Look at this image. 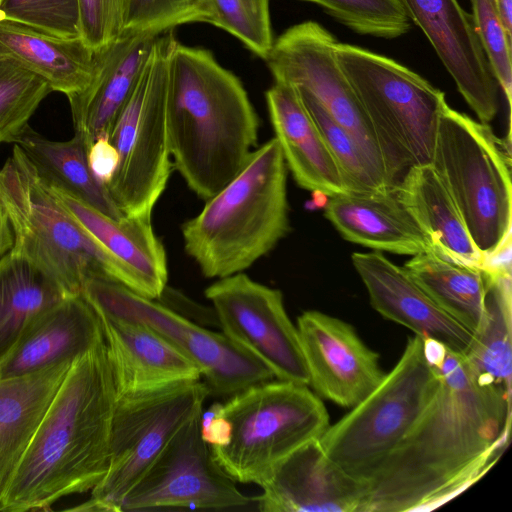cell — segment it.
<instances>
[{"label": "cell", "instance_id": "e575fe53", "mask_svg": "<svg viewBox=\"0 0 512 512\" xmlns=\"http://www.w3.org/2000/svg\"><path fill=\"white\" fill-rule=\"evenodd\" d=\"M203 22L235 36L265 59L273 45L269 0H202Z\"/></svg>", "mask_w": 512, "mask_h": 512}, {"label": "cell", "instance_id": "8992f818", "mask_svg": "<svg viewBox=\"0 0 512 512\" xmlns=\"http://www.w3.org/2000/svg\"><path fill=\"white\" fill-rule=\"evenodd\" d=\"M336 60L377 137L391 187L412 166L432 161L445 94L386 56L340 43Z\"/></svg>", "mask_w": 512, "mask_h": 512}, {"label": "cell", "instance_id": "e0dca14e", "mask_svg": "<svg viewBox=\"0 0 512 512\" xmlns=\"http://www.w3.org/2000/svg\"><path fill=\"white\" fill-rule=\"evenodd\" d=\"M398 1L409 20L423 31L480 122H491L499 108V85L472 16L457 0Z\"/></svg>", "mask_w": 512, "mask_h": 512}, {"label": "cell", "instance_id": "b9f144b4", "mask_svg": "<svg viewBox=\"0 0 512 512\" xmlns=\"http://www.w3.org/2000/svg\"><path fill=\"white\" fill-rule=\"evenodd\" d=\"M15 244L14 232L8 214L0 202V260L12 251Z\"/></svg>", "mask_w": 512, "mask_h": 512}, {"label": "cell", "instance_id": "f1b7e54d", "mask_svg": "<svg viewBox=\"0 0 512 512\" xmlns=\"http://www.w3.org/2000/svg\"><path fill=\"white\" fill-rule=\"evenodd\" d=\"M14 144L23 150L38 176L51 189L112 219L125 217L107 185L93 173L88 162L90 145L79 133L67 141H53L29 126Z\"/></svg>", "mask_w": 512, "mask_h": 512}, {"label": "cell", "instance_id": "7a4b0ae2", "mask_svg": "<svg viewBox=\"0 0 512 512\" xmlns=\"http://www.w3.org/2000/svg\"><path fill=\"white\" fill-rule=\"evenodd\" d=\"M117 390L105 340L76 358L22 455L0 511L47 510L92 490L109 467Z\"/></svg>", "mask_w": 512, "mask_h": 512}, {"label": "cell", "instance_id": "ac0fdd59", "mask_svg": "<svg viewBox=\"0 0 512 512\" xmlns=\"http://www.w3.org/2000/svg\"><path fill=\"white\" fill-rule=\"evenodd\" d=\"M261 487L262 512H367L365 485L328 458L319 438L283 458Z\"/></svg>", "mask_w": 512, "mask_h": 512}, {"label": "cell", "instance_id": "83f0119b", "mask_svg": "<svg viewBox=\"0 0 512 512\" xmlns=\"http://www.w3.org/2000/svg\"><path fill=\"white\" fill-rule=\"evenodd\" d=\"M72 363L0 379V499Z\"/></svg>", "mask_w": 512, "mask_h": 512}, {"label": "cell", "instance_id": "60d3db41", "mask_svg": "<svg viewBox=\"0 0 512 512\" xmlns=\"http://www.w3.org/2000/svg\"><path fill=\"white\" fill-rule=\"evenodd\" d=\"M118 161L117 150L108 137L96 139L88 150V162L93 173L106 185L112 179Z\"/></svg>", "mask_w": 512, "mask_h": 512}, {"label": "cell", "instance_id": "ba28073f", "mask_svg": "<svg viewBox=\"0 0 512 512\" xmlns=\"http://www.w3.org/2000/svg\"><path fill=\"white\" fill-rule=\"evenodd\" d=\"M439 384L422 337H409L394 368L319 438L343 472L363 483L372 477L418 419Z\"/></svg>", "mask_w": 512, "mask_h": 512}, {"label": "cell", "instance_id": "4316f807", "mask_svg": "<svg viewBox=\"0 0 512 512\" xmlns=\"http://www.w3.org/2000/svg\"><path fill=\"white\" fill-rule=\"evenodd\" d=\"M0 57L18 61L67 97L83 91L96 71L95 50L81 37L60 38L9 20H0Z\"/></svg>", "mask_w": 512, "mask_h": 512}, {"label": "cell", "instance_id": "7402d4cb", "mask_svg": "<svg viewBox=\"0 0 512 512\" xmlns=\"http://www.w3.org/2000/svg\"><path fill=\"white\" fill-rule=\"evenodd\" d=\"M98 315L117 397L201 379L196 363L155 331L138 323Z\"/></svg>", "mask_w": 512, "mask_h": 512}, {"label": "cell", "instance_id": "8d00e7d4", "mask_svg": "<svg viewBox=\"0 0 512 512\" xmlns=\"http://www.w3.org/2000/svg\"><path fill=\"white\" fill-rule=\"evenodd\" d=\"M0 20L60 37H80L78 0H0Z\"/></svg>", "mask_w": 512, "mask_h": 512}, {"label": "cell", "instance_id": "d6986e66", "mask_svg": "<svg viewBox=\"0 0 512 512\" xmlns=\"http://www.w3.org/2000/svg\"><path fill=\"white\" fill-rule=\"evenodd\" d=\"M352 264L360 276L374 310L422 338H431L449 350L464 354L473 334L460 325L382 252H356Z\"/></svg>", "mask_w": 512, "mask_h": 512}, {"label": "cell", "instance_id": "1f68e13d", "mask_svg": "<svg viewBox=\"0 0 512 512\" xmlns=\"http://www.w3.org/2000/svg\"><path fill=\"white\" fill-rule=\"evenodd\" d=\"M483 270L485 316L463 355L479 381L511 397V271Z\"/></svg>", "mask_w": 512, "mask_h": 512}, {"label": "cell", "instance_id": "30bf717a", "mask_svg": "<svg viewBox=\"0 0 512 512\" xmlns=\"http://www.w3.org/2000/svg\"><path fill=\"white\" fill-rule=\"evenodd\" d=\"M161 34L108 135L119 161L107 188L127 217H151L172 170L167 128L168 49Z\"/></svg>", "mask_w": 512, "mask_h": 512}, {"label": "cell", "instance_id": "74e56055", "mask_svg": "<svg viewBox=\"0 0 512 512\" xmlns=\"http://www.w3.org/2000/svg\"><path fill=\"white\" fill-rule=\"evenodd\" d=\"M472 20L499 87L503 90L508 107L512 95V40L503 27L496 0H470Z\"/></svg>", "mask_w": 512, "mask_h": 512}, {"label": "cell", "instance_id": "7c38bea8", "mask_svg": "<svg viewBox=\"0 0 512 512\" xmlns=\"http://www.w3.org/2000/svg\"><path fill=\"white\" fill-rule=\"evenodd\" d=\"M208 391L201 379L117 397L110 435L109 467L91 490L106 512L121 503L176 432L201 413Z\"/></svg>", "mask_w": 512, "mask_h": 512}, {"label": "cell", "instance_id": "f35d334b", "mask_svg": "<svg viewBox=\"0 0 512 512\" xmlns=\"http://www.w3.org/2000/svg\"><path fill=\"white\" fill-rule=\"evenodd\" d=\"M203 18L202 0H129L124 31L163 34Z\"/></svg>", "mask_w": 512, "mask_h": 512}, {"label": "cell", "instance_id": "2e32d148", "mask_svg": "<svg viewBox=\"0 0 512 512\" xmlns=\"http://www.w3.org/2000/svg\"><path fill=\"white\" fill-rule=\"evenodd\" d=\"M296 327L309 386L320 398L352 408L385 377L378 353L362 341L351 324L310 310L298 317Z\"/></svg>", "mask_w": 512, "mask_h": 512}, {"label": "cell", "instance_id": "7bdbcfd3", "mask_svg": "<svg viewBox=\"0 0 512 512\" xmlns=\"http://www.w3.org/2000/svg\"><path fill=\"white\" fill-rule=\"evenodd\" d=\"M496 4L506 34L512 40V0H496Z\"/></svg>", "mask_w": 512, "mask_h": 512}, {"label": "cell", "instance_id": "3957f363", "mask_svg": "<svg viewBox=\"0 0 512 512\" xmlns=\"http://www.w3.org/2000/svg\"><path fill=\"white\" fill-rule=\"evenodd\" d=\"M167 128L173 167L207 200L243 168L256 146L258 115L240 80L212 53L172 35Z\"/></svg>", "mask_w": 512, "mask_h": 512}, {"label": "cell", "instance_id": "484cf974", "mask_svg": "<svg viewBox=\"0 0 512 512\" xmlns=\"http://www.w3.org/2000/svg\"><path fill=\"white\" fill-rule=\"evenodd\" d=\"M391 191L435 253L483 268L485 257L473 243L455 202L431 163L410 167Z\"/></svg>", "mask_w": 512, "mask_h": 512}, {"label": "cell", "instance_id": "52a82bcc", "mask_svg": "<svg viewBox=\"0 0 512 512\" xmlns=\"http://www.w3.org/2000/svg\"><path fill=\"white\" fill-rule=\"evenodd\" d=\"M227 419L229 442L210 448L235 482L261 486L275 466L330 425L321 398L307 385L271 380L255 384L219 403Z\"/></svg>", "mask_w": 512, "mask_h": 512}, {"label": "cell", "instance_id": "5b68a950", "mask_svg": "<svg viewBox=\"0 0 512 512\" xmlns=\"http://www.w3.org/2000/svg\"><path fill=\"white\" fill-rule=\"evenodd\" d=\"M0 202L14 232L13 249L46 270L67 295L81 293L89 278L130 290L125 269L41 180L17 144L0 167Z\"/></svg>", "mask_w": 512, "mask_h": 512}, {"label": "cell", "instance_id": "4fadbf2b", "mask_svg": "<svg viewBox=\"0 0 512 512\" xmlns=\"http://www.w3.org/2000/svg\"><path fill=\"white\" fill-rule=\"evenodd\" d=\"M337 44V39L322 25L304 21L291 26L274 40L264 60L275 82L288 84L314 98L348 131L387 180L375 132L336 60Z\"/></svg>", "mask_w": 512, "mask_h": 512}, {"label": "cell", "instance_id": "ffe728a7", "mask_svg": "<svg viewBox=\"0 0 512 512\" xmlns=\"http://www.w3.org/2000/svg\"><path fill=\"white\" fill-rule=\"evenodd\" d=\"M161 34L124 31L114 42L95 49L96 71L90 84L68 98L75 133L91 144L108 137Z\"/></svg>", "mask_w": 512, "mask_h": 512}, {"label": "cell", "instance_id": "f546056e", "mask_svg": "<svg viewBox=\"0 0 512 512\" xmlns=\"http://www.w3.org/2000/svg\"><path fill=\"white\" fill-rule=\"evenodd\" d=\"M66 292L40 265L12 249L0 260V360L26 328Z\"/></svg>", "mask_w": 512, "mask_h": 512}, {"label": "cell", "instance_id": "9c48e42d", "mask_svg": "<svg viewBox=\"0 0 512 512\" xmlns=\"http://www.w3.org/2000/svg\"><path fill=\"white\" fill-rule=\"evenodd\" d=\"M510 157L488 124L447 105L431 165L455 202L485 260L511 237Z\"/></svg>", "mask_w": 512, "mask_h": 512}, {"label": "cell", "instance_id": "5bb4252c", "mask_svg": "<svg viewBox=\"0 0 512 512\" xmlns=\"http://www.w3.org/2000/svg\"><path fill=\"white\" fill-rule=\"evenodd\" d=\"M201 413L185 423L127 493L121 512L238 510L256 505L216 463L200 435Z\"/></svg>", "mask_w": 512, "mask_h": 512}, {"label": "cell", "instance_id": "d590c367", "mask_svg": "<svg viewBox=\"0 0 512 512\" xmlns=\"http://www.w3.org/2000/svg\"><path fill=\"white\" fill-rule=\"evenodd\" d=\"M356 33L393 39L407 33L411 21L398 0H304Z\"/></svg>", "mask_w": 512, "mask_h": 512}, {"label": "cell", "instance_id": "9a60e30c", "mask_svg": "<svg viewBox=\"0 0 512 512\" xmlns=\"http://www.w3.org/2000/svg\"><path fill=\"white\" fill-rule=\"evenodd\" d=\"M222 333L265 364L276 380L309 386L297 327L282 292L240 272L206 288Z\"/></svg>", "mask_w": 512, "mask_h": 512}, {"label": "cell", "instance_id": "8fae6325", "mask_svg": "<svg viewBox=\"0 0 512 512\" xmlns=\"http://www.w3.org/2000/svg\"><path fill=\"white\" fill-rule=\"evenodd\" d=\"M81 294L98 314L144 325L170 341L196 363L209 396L229 397L275 379L265 364L222 332L200 326L119 283L89 278Z\"/></svg>", "mask_w": 512, "mask_h": 512}, {"label": "cell", "instance_id": "d4e9b609", "mask_svg": "<svg viewBox=\"0 0 512 512\" xmlns=\"http://www.w3.org/2000/svg\"><path fill=\"white\" fill-rule=\"evenodd\" d=\"M324 215L345 240L374 251L411 256L434 252L391 189L329 197Z\"/></svg>", "mask_w": 512, "mask_h": 512}, {"label": "cell", "instance_id": "836d02e7", "mask_svg": "<svg viewBox=\"0 0 512 512\" xmlns=\"http://www.w3.org/2000/svg\"><path fill=\"white\" fill-rule=\"evenodd\" d=\"M51 92L42 77L12 58L0 57V144L16 142Z\"/></svg>", "mask_w": 512, "mask_h": 512}, {"label": "cell", "instance_id": "cb8c5ba5", "mask_svg": "<svg viewBox=\"0 0 512 512\" xmlns=\"http://www.w3.org/2000/svg\"><path fill=\"white\" fill-rule=\"evenodd\" d=\"M53 191L125 269L131 282L130 290L157 300L167 287L168 269L165 248L153 231L151 217L125 216L115 220L68 195Z\"/></svg>", "mask_w": 512, "mask_h": 512}, {"label": "cell", "instance_id": "ab89813d", "mask_svg": "<svg viewBox=\"0 0 512 512\" xmlns=\"http://www.w3.org/2000/svg\"><path fill=\"white\" fill-rule=\"evenodd\" d=\"M129 0H78L80 37L92 49L117 40L124 32Z\"/></svg>", "mask_w": 512, "mask_h": 512}, {"label": "cell", "instance_id": "277c9868", "mask_svg": "<svg viewBox=\"0 0 512 512\" xmlns=\"http://www.w3.org/2000/svg\"><path fill=\"white\" fill-rule=\"evenodd\" d=\"M287 171L274 137L253 150L240 172L182 224L185 251L206 278L244 271L287 235Z\"/></svg>", "mask_w": 512, "mask_h": 512}, {"label": "cell", "instance_id": "44dd1931", "mask_svg": "<svg viewBox=\"0 0 512 512\" xmlns=\"http://www.w3.org/2000/svg\"><path fill=\"white\" fill-rule=\"evenodd\" d=\"M103 340L95 309L81 293L68 295L39 315L0 360V379L74 361Z\"/></svg>", "mask_w": 512, "mask_h": 512}, {"label": "cell", "instance_id": "d6a6232c", "mask_svg": "<svg viewBox=\"0 0 512 512\" xmlns=\"http://www.w3.org/2000/svg\"><path fill=\"white\" fill-rule=\"evenodd\" d=\"M295 90L322 134L348 192L370 193L391 189L385 177L372 165L348 131L309 94Z\"/></svg>", "mask_w": 512, "mask_h": 512}, {"label": "cell", "instance_id": "4dcf8cb0", "mask_svg": "<svg viewBox=\"0 0 512 512\" xmlns=\"http://www.w3.org/2000/svg\"><path fill=\"white\" fill-rule=\"evenodd\" d=\"M404 268L445 313L473 335L479 330L485 316L486 296L482 268L452 261L435 252L412 256Z\"/></svg>", "mask_w": 512, "mask_h": 512}, {"label": "cell", "instance_id": "603a6c76", "mask_svg": "<svg viewBox=\"0 0 512 512\" xmlns=\"http://www.w3.org/2000/svg\"><path fill=\"white\" fill-rule=\"evenodd\" d=\"M265 96L275 138L296 183L328 198L348 193L322 134L295 88L275 82Z\"/></svg>", "mask_w": 512, "mask_h": 512}, {"label": "cell", "instance_id": "6da1fadb", "mask_svg": "<svg viewBox=\"0 0 512 512\" xmlns=\"http://www.w3.org/2000/svg\"><path fill=\"white\" fill-rule=\"evenodd\" d=\"M423 340L439 384L366 482L367 512L435 509L479 480L509 442L511 397L479 381L463 354Z\"/></svg>", "mask_w": 512, "mask_h": 512}]
</instances>
